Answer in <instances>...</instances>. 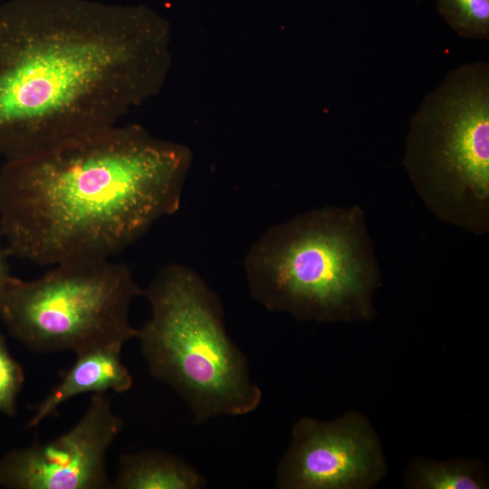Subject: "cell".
<instances>
[{
	"instance_id": "cell-1",
	"label": "cell",
	"mask_w": 489,
	"mask_h": 489,
	"mask_svg": "<svg viewBox=\"0 0 489 489\" xmlns=\"http://www.w3.org/2000/svg\"><path fill=\"white\" fill-rule=\"evenodd\" d=\"M167 26L142 6L0 5V157H27L115 125L159 85Z\"/></svg>"
},
{
	"instance_id": "cell-2",
	"label": "cell",
	"mask_w": 489,
	"mask_h": 489,
	"mask_svg": "<svg viewBox=\"0 0 489 489\" xmlns=\"http://www.w3.org/2000/svg\"><path fill=\"white\" fill-rule=\"evenodd\" d=\"M190 155L118 123L0 168V235L39 266L111 259L180 207Z\"/></svg>"
},
{
	"instance_id": "cell-3",
	"label": "cell",
	"mask_w": 489,
	"mask_h": 489,
	"mask_svg": "<svg viewBox=\"0 0 489 489\" xmlns=\"http://www.w3.org/2000/svg\"><path fill=\"white\" fill-rule=\"evenodd\" d=\"M244 268L252 299L300 321H367L381 273L362 208H314L265 230Z\"/></svg>"
},
{
	"instance_id": "cell-4",
	"label": "cell",
	"mask_w": 489,
	"mask_h": 489,
	"mask_svg": "<svg viewBox=\"0 0 489 489\" xmlns=\"http://www.w3.org/2000/svg\"><path fill=\"white\" fill-rule=\"evenodd\" d=\"M142 296L150 316L136 339L149 372L186 401L196 422L258 408L262 391L226 331L222 302L197 272L165 265Z\"/></svg>"
},
{
	"instance_id": "cell-5",
	"label": "cell",
	"mask_w": 489,
	"mask_h": 489,
	"mask_svg": "<svg viewBox=\"0 0 489 489\" xmlns=\"http://www.w3.org/2000/svg\"><path fill=\"white\" fill-rule=\"evenodd\" d=\"M402 164L440 221L475 235L489 231V64L447 72L412 115Z\"/></svg>"
},
{
	"instance_id": "cell-6",
	"label": "cell",
	"mask_w": 489,
	"mask_h": 489,
	"mask_svg": "<svg viewBox=\"0 0 489 489\" xmlns=\"http://www.w3.org/2000/svg\"><path fill=\"white\" fill-rule=\"evenodd\" d=\"M142 294L126 264L62 263L32 280L11 275L0 300V319L33 351L76 354L136 338L129 312Z\"/></svg>"
},
{
	"instance_id": "cell-7",
	"label": "cell",
	"mask_w": 489,
	"mask_h": 489,
	"mask_svg": "<svg viewBox=\"0 0 489 489\" xmlns=\"http://www.w3.org/2000/svg\"><path fill=\"white\" fill-rule=\"evenodd\" d=\"M380 440L362 413L300 418L276 469L281 489H370L387 475Z\"/></svg>"
},
{
	"instance_id": "cell-8",
	"label": "cell",
	"mask_w": 489,
	"mask_h": 489,
	"mask_svg": "<svg viewBox=\"0 0 489 489\" xmlns=\"http://www.w3.org/2000/svg\"><path fill=\"white\" fill-rule=\"evenodd\" d=\"M122 420L106 393L92 394L77 423L61 436L0 458V486L10 489L112 488L107 454Z\"/></svg>"
},
{
	"instance_id": "cell-9",
	"label": "cell",
	"mask_w": 489,
	"mask_h": 489,
	"mask_svg": "<svg viewBox=\"0 0 489 489\" xmlns=\"http://www.w3.org/2000/svg\"><path fill=\"white\" fill-rule=\"evenodd\" d=\"M122 346L108 344L76 353L75 361L62 373L59 383L34 408V415L26 427L33 428L38 426L75 396L127 392L133 379L121 360Z\"/></svg>"
},
{
	"instance_id": "cell-10",
	"label": "cell",
	"mask_w": 489,
	"mask_h": 489,
	"mask_svg": "<svg viewBox=\"0 0 489 489\" xmlns=\"http://www.w3.org/2000/svg\"><path fill=\"white\" fill-rule=\"evenodd\" d=\"M206 477L184 459L158 450L120 455L112 488L200 489Z\"/></svg>"
},
{
	"instance_id": "cell-11",
	"label": "cell",
	"mask_w": 489,
	"mask_h": 489,
	"mask_svg": "<svg viewBox=\"0 0 489 489\" xmlns=\"http://www.w3.org/2000/svg\"><path fill=\"white\" fill-rule=\"evenodd\" d=\"M403 480L410 489H485L489 487V472L486 465L475 458L438 461L415 457Z\"/></svg>"
},
{
	"instance_id": "cell-12",
	"label": "cell",
	"mask_w": 489,
	"mask_h": 489,
	"mask_svg": "<svg viewBox=\"0 0 489 489\" xmlns=\"http://www.w3.org/2000/svg\"><path fill=\"white\" fill-rule=\"evenodd\" d=\"M436 9L461 37L489 39V0H436Z\"/></svg>"
},
{
	"instance_id": "cell-13",
	"label": "cell",
	"mask_w": 489,
	"mask_h": 489,
	"mask_svg": "<svg viewBox=\"0 0 489 489\" xmlns=\"http://www.w3.org/2000/svg\"><path fill=\"white\" fill-rule=\"evenodd\" d=\"M24 382L20 363L9 352L5 338L0 333V413L13 417L16 412V399Z\"/></svg>"
},
{
	"instance_id": "cell-14",
	"label": "cell",
	"mask_w": 489,
	"mask_h": 489,
	"mask_svg": "<svg viewBox=\"0 0 489 489\" xmlns=\"http://www.w3.org/2000/svg\"><path fill=\"white\" fill-rule=\"evenodd\" d=\"M8 258H10V256L6 252L2 236L0 235V300L6 283L11 277Z\"/></svg>"
}]
</instances>
